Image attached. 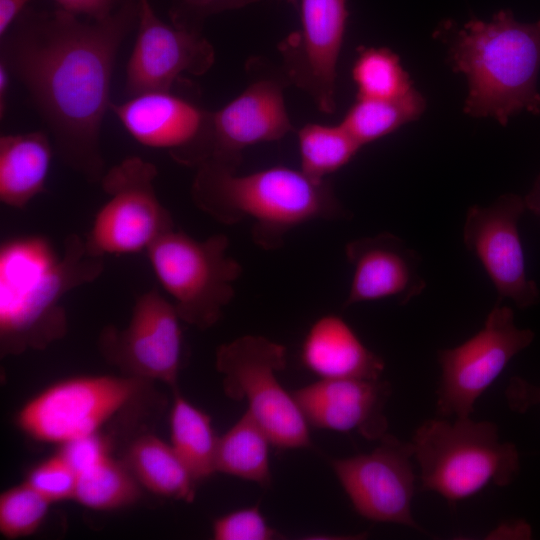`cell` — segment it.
I'll return each instance as SVG.
<instances>
[{"instance_id":"obj_10","label":"cell","mask_w":540,"mask_h":540,"mask_svg":"<svg viewBox=\"0 0 540 540\" xmlns=\"http://www.w3.org/2000/svg\"><path fill=\"white\" fill-rule=\"evenodd\" d=\"M534 337L530 329L516 326L513 310L501 302L489 312L479 332L454 348L438 351L441 377L436 408L440 417H470L478 398Z\"/></svg>"},{"instance_id":"obj_33","label":"cell","mask_w":540,"mask_h":540,"mask_svg":"<svg viewBox=\"0 0 540 540\" xmlns=\"http://www.w3.org/2000/svg\"><path fill=\"white\" fill-rule=\"evenodd\" d=\"M505 397L510 409L525 413L530 408L540 405V386L520 377H512L505 390Z\"/></svg>"},{"instance_id":"obj_21","label":"cell","mask_w":540,"mask_h":540,"mask_svg":"<svg viewBox=\"0 0 540 540\" xmlns=\"http://www.w3.org/2000/svg\"><path fill=\"white\" fill-rule=\"evenodd\" d=\"M53 143L40 131L0 138V201L22 209L45 190Z\"/></svg>"},{"instance_id":"obj_4","label":"cell","mask_w":540,"mask_h":540,"mask_svg":"<svg viewBox=\"0 0 540 540\" xmlns=\"http://www.w3.org/2000/svg\"><path fill=\"white\" fill-rule=\"evenodd\" d=\"M190 194L195 206L218 223L250 219L252 239L265 250L282 246L285 235L304 223L350 216L330 181L285 166L239 175L204 162L197 167Z\"/></svg>"},{"instance_id":"obj_5","label":"cell","mask_w":540,"mask_h":540,"mask_svg":"<svg viewBox=\"0 0 540 540\" xmlns=\"http://www.w3.org/2000/svg\"><path fill=\"white\" fill-rule=\"evenodd\" d=\"M411 444L421 490L436 492L450 504L491 483L507 486L520 470L516 446L501 442L496 424L488 421L429 419L416 429Z\"/></svg>"},{"instance_id":"obj_23","label":"cell","mask_w":540,"mask_h":540,"mask_svg":"<svg viewBox=\"0 0 540 540\" xmlns=\"http://www.w3.org/2000/svg\"><path fill=\"white\" fill-rule=\"evenodd\" d=\"M170 444L194 480L203 481L216 470L219 437L210 416L174 388L170 412Z\"/></svg>"},{"instance_id":"obj_25","label":"cell","mask_w":540,"mask_h":540,"mask_svg":"<svg viewBox=\"0 0 540 540\" xmlns=\"http://www.w3.org/2000/svg\"><path fill=\"white\" fill-rule=\"evenodd\" d=\"M74 500L94 510H112L134 504L142 487L122 459L110 450L100 453L77 470Z\"/></svg>"},{"instance_id":"obj_19","label":"cell","mask_w":540,"mask_h":540,"mask_svg":"<svg viewBox=\"0 0 540 540\" xmlns=\"http://www.w3.org/2000/svg\"><path fill=\"white\" fill-rule=\"evenodd\" d=\"M345 255L353 276L344 307L387 298L404 305L426 288L418 272L419 255L391 233L352 240Z\"/></svg>"},{"instance_id":"obj_6","label":"cell","mask_w":540,"mask_h":540,"mask_svg":"<svg viewBox=\"0 0 540 540\" xmlns=\"http://www.w3.org/2000/svg\"><path fill=\"white\" fill-rule=\"evenodd\" d=\"M229 238L215 234L197 240L175 229L146 251L156 279L180 319L200 330L215 325L235 296L242 266L228 255Z\"/></svg>"},{"instance_id":"obj_7","label":"cell","mask_w":540,"mask_h":540,"mask_svg":"<svg viewBox=\"0 0 540 540\" xmlns=\"http://www.w3.org/2000/svg\"><path fill=\"white\" fill-rule=\"evenodd\" d=\"M215 365L227 397L245 400L249 414L279 449L311 446L307 423L294 395L278 380L286 366V348L258 335L240 336L220 345Z\"/></svg>"},{"instance_id":"obj_39","label":"cell","mask_w":540,"mask_h":540,"mask_svg":"<svg viewBox=\"0 0 540 540\" xmlns=\"http://www.w3.org/2000/svg\"><path fill=\"white\" fill-rule=\"evenodd\" d=\"M149 0H139L140 3H144V2H147Z\"/></svg>"},{"instance_id":"obj_27","label":"cell","mask_w":540,"mask_h":540,"mask_svg":"<svg viewBox=\"0 0 540 540\" xmlns=\"http://www.w3.org/2000/svg\"><path fill=\"white\" fill-rule=\"evenodd\" d=\"M300 170L322 181L348 164L362 146L342 123H309L298 131Z\"/></svg>"},{"instance_id":"obj_34","label":"cell","mask_w":540,"mask_h":540,"mask_svg":"<svg viewBox=\"0 0 540 540\" xmlns=\"http://www.w3.org/2000/svg\"><path fill=\"white\" fill-rule=\"evenodd\" d=\"M60 9L69 13L100 20L108 17L117 7V0H55Z\"/></svg>"},{"instance_id":"obj_9","label":"cell","mask_w":540,"mask_h":540,"mask_svg":"<svg viewBox=\"0 0 540 540\" xmlns=\"http://www.w3.org/2000/svg\"><path fill=\"white\" fill-rule=\"evenodd\" d=\"M156 166L130 156L104 173L100 180L107 195L85 239L99 256L135 254L174 229L171 213L160 202L154 181Z\"/></svg>"},{"instance_id":"obj_29","label":"cell","mask_w":540,"mask_h":540,"mask_svg":"<svg viewBox=\"0 0 540 540\" xmlns=\"http://www.w3.org/2000/svg\"><path fill=\"white\" fill-rule=\"evenodd\" d=\"M51 503L28 483L10 487L0 495V532L8 539L29 536L43 523Z\"/></svg>"},{"instance_id":"obj_17","label":"cell","mask_w":540,"mask_h":540,"mask_svg":"<svg viewBox=\"0 0 540 540\" xmlns=\"http://www.w3.org/2000/svg\"><path fill=\"white\" fill-rule=\"evenodd\" d=\"M110 110L138 143L166 149L177 162L190 166L210 114L170 90L142 92L111 103Z\"/></svg>"},{"instance_id":"obj_28","label":"cell","mask_w":540,"mask_h":540,"mask_svg":"<svg viewBox=\"0 0 540 540\" xmlns=\"http://www.w3.org/2000/svg\"><path fill=\"white\" fill-rule=\"evenodd\" d=\"M357 97L398 98L415 87L399 56L386 47H362L352 66Z\"/></svg>"},{"instance_id":"obj_20","label":"cell","mask_w":540,"mask_h":540,"mask_svg":"<svg viewBox=\"0 0 540 540\" xmlns=\"http://www.w3.org/2000/svg\"><path fill=\"white\" fill-rule=\"evenodd\" d=\"M300 359L320 379H380L385 368L383 359L334 314L324 315L311 325Z\"/></svg>"},{"instance_id":"obj_12","label":"cell","mask_w":540,"mask_h":540,"mask_svg":"<svg viewBox=\"0 0 540 540\" xmlns=\"http://www.w3.org/2000/svg\"><path fill=\"white\" fill-rule=\"evenodd\" d=\"M412 457L411 442L387 433L371 452L333 459L331 466L360 516L423 532L411 510L416 478Z\"/></svg>"},{"instance_id":"obj_3","label":"cell","mask_w":540,"mask_h":540,"mask_svg":"<svg viewBox=\"0 0 540 540\" xmlns=\"http://www.w3.org/2000/svg\"><path fill=\"white\" fill-rule=\"evenodd\" d=\"M435 36L448 44V60L467 80L464 112L501 125L522 112L540 113V19L522 23L500 10L488 21L470 19L461 28L443 22Z\"/></svg>"},{"instance_id":"obj_32","label":"cell","mask_w":540,"mask_h":540,"mask_svg":"<svg viewBox=\"0 0 540 540\" xmlns=\"http://www.w3.org/2000/svg\"><path fill=\"white\" fill-rule=\"evenodd\" d=\"M260 0H179L170 10L172 24L194 31L202 29L204 21L217 13L242 8Z\"/></svg>"},{"instance_id":"obj_2","label":"cell","mask_w":540,"mask_h":540,"mask_svg":"<svg viewBox=\"0 0 540 540\" xmlns=\"http://www.w3.org/2000/svg\"><path fill=\"white\" fill-rule=\"evenodd\" d=\"M104 257L70 234L62 251L45 237L21 236L0 247V350L2 356L43 350L67 332L62 305L73 289L97 279Z\"/></svg>"},{"instance_id":"obj_18","label":"cell","mask_w":540,"mask_h":540,"mask_svg":"<svg viewBox=\"0 0 540 540\" xmlns=\"http://www.w3.org/2000/svg\"><path fill=\"white\" fill-rule=\"evenodd\" d=\"M307 423L337 432L355 431L367 440L387 434L384 413L391 394L381 379H319L292 392Z\"/></svg>"},{"instance_id":"obj_36","label":"cell","mask_w":540,"mask_h":540,"mask_svg":"<svg viewBox=\"0 0 540 540\" xmlns=\"http://www.w3.org/2000/svg\"><path fill=\"white\" fill-rule=\"evenodd\" d=\"M11 71L7 63L1 58L0 61V115L4 116L7 107V95L10 85Z\"/></svg>"},{"instance_id":"obj_38","label":"cell","mask_w":540,"mask_h":540,"mask_svg":"<svg viewBox=\"0 0 540 540\" xmlns=\"http://www.w3.org/2000/svg\"><path fill=\"white\" fill-rule=\"evenodd\" d=\"M296 11H298L299 0H286Z\"/></svg>"},{"instance_id":"obj_24","label":"cell","mask_w":540,"mask_h":540,"mask_svg":"<svg viewBox=\"0 0 540 540\" xmlns=\"http://www.w3.org/2000/svg\"><path fill=\"white\" fill-rule=\"evenodd\" d=\"M270 445L265 430L246 410L219 437L216 470L267 487L271 481Z\"/></svg>"},{"instance_id":"obj_13","label":"cell","mask_w":540,"mask_h":540,"mask_svg":"<svg viewBox=\"0 0 540 540\" xmlns=\"http://www.w3.org/2000/svg\"><path fill=\"white\" fill-rule=\"evenodd\" d=\"M525 210L523 198L505 194L487 206H471L463 226L464 245L493 283L497 303L509 299L521 309L540 299L537 284L527 275L518 228Z\"/></svg>"},{"instance_id":"obj_35","label":"cell","mask_w":540,"mask_h":540,"mask_svg":"<svg viewBox=\"0 0 540 540\" xmlns=\"http://www.w3.org/2000/svg\"><path fill=\"white\" fill-rule=\"evenodd\" d=\"M32 0H0V37L11 28Z\"/></svg>"},{"instance_id":"obj_22","label":"cell","mask_w":540,"mask_h":540,"mask_svg":"<svg viewBox=\"0 0 540 540\" xmlns=\"http://www.w3.org/2000/svg\"><path fill=\"white\" fill-rule=\"evenodd\" d=\"M122 460L142 488L165 498L193 501L197 482L171 444L158 436H137Z\"/></svg>"},{"instance_id":"obj_8","label":"cell","mask_w":540,"mask_h":540,"mask_svg":"<svg viewBox=\"0 0 540 540\" xmlns=\"http://www.w3.org/2000/svg\"><path fill=\"white\" fill-rule=\"evenodd\" d=\"M148 382L127 375L67 378L27 401L16 423L36 441L63 445L97 434L108 420L140 396Z\"/></svg>"},{"instance_id":"obj_16","label":"cell","mask_w":540,"mask_h":540,"mask_svg":"<svg viewBox=\"0 0 540 540\" xmlns=\"http://www.w3.org/2000/svg\"><path fill=\"white\" fill-rule=\"evenodd\" d=\"M137 25L126 67L125 91L129 97L170 90L181 74L200 76L213 65L214 48L201 32L165 23L149 1L140 3Z\"/></svg>"},{"instance_id":"obj_14","label":"cell","mask_w":540,"mask_h":540,"mask_svg":"<svg viewBox=\"0 0 540 540\" xmlns=\"http://www.w3.org/2000/svg\"><path fill=\"white\" fill-rule=\"evenodd\" d=\"M301 28L278 46L288 82L306 92L323 113L336 109L337 62L348 9L346 0H299Z\"/></svg>"},{"instance_id":"obj_26","label":"cell","mask_w":540,"mask_h":540,"mask_svg":"<svg viewBox=\"0 0 540 540\" xmlns=\"http://www.w3.org/2000/svg\"><path fill=\"white\" fill-rule=\"evenodd\" d=\"M425 109L426 100L416 88L398 98L357 97L341 123L364 146L417 120Z\"/></svg>"},{"instance_id":"obj_15","label":"cell","mask_w":540,"mask_h":540,"mask_svg":"<svg viewBox=\"0 0 540 540\" xmlns=\"http://www.w3.org/2000/svg\"><path fill=\"white\" fill-rule=\"evenodd\" d=\"M292 130L283 85L275 79H258L224 107L210 112L196 168L212 162L237 171L245 148L278 141Z\"/></svg>"},{"instance_id":"obj_1","label":"cell","mask_w":540,"mask_h":540,"mask_svg":"<svg viewBox=\"0 0 540 540\" xmlns=\"http://www.w3.org/2000/svg\"><path fill=\"white\" fill-rule=\"evenodd\" d=\"M139 0L83 21L63 9H25L1 38L2 59L25 86L61 160L87 181L104 175L100 148L118 49L139 19Z\"/></svg>"},{"instance_id":"obj_11","label":"cell","mask_w":540,"mask_h":540,"mask_svg":"<svg viewBox=\"0 0 540 540\" xmlns=\"http://www.w3.org/2000/svg\"><path fill=\"white\" fill-rule=\"evenodd\" d=\"M180 316L173 302L153 288L140 294L127 326L105 327L99 350L124 375L176 388L182 354Z\"/></svg>"},{"instance_id":"obj_30","label":"cell","mask_w":540,"mask_h":540,"mask_svg":"<svg viewBox=\"0 0 540 540\" xmlns=\"http://www.w3.org/2000/svg\"><path fill=\"white\" fill-rule=\"evenodd\" d=\"M51 504L74 500L77 472L59 449L29 470L24 480Z\"/></svg>"},{"instance_id":"obj_31","label":"cell","mask_w":540,"mask_h":540,"mask_svg":"<svg viewBox=\"0 0 540 540\" xmlns=\"http://www.w3.org/2000/svg\"><path fill=\"white\" fill-rule=\"evenodd\" d=\"M215 540H272L279 533L269 525L258 506L237 509L212 523Z\"/></svg>"},{"instance_id":"obj_37","label":"cell","mask_w":540,"mask_h":540,"mask_svg":"<svg viewBox=\"0 0 540 540\" xmlns=\"http://www.w3.org/2000/svg\"><path fill=\"white\" fill-rule=\"evenodd\" d=\"M526 209L540 217V176L535 181L532 189L524 198Z\"/></svg>"}]
</instances>
